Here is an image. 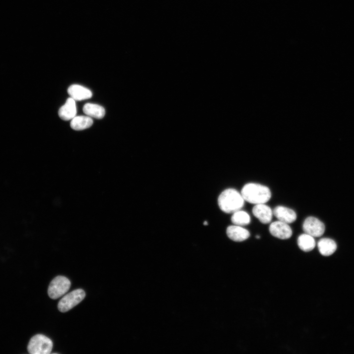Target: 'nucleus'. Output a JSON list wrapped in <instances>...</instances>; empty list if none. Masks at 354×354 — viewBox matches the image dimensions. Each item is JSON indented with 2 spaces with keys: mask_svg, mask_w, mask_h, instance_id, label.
<instances>
[{
  "mask_svg": "<svg viewBox=\"0 0 354 354\" xmlns=\"http://www.w3.org/2000/svg\"><path fill=\"white\" fill-rule=\"evenodd\" d=\"M241 194L244 201L255 205L266 203L271 196L267 186L255 183L246 184L241 189Z\"/></svg>",
  "mask_w": 354,
  "mask_h": 354,
  "instance_id": "f257e3e1",
  "label": "nucleus"
},
{
  "mask_svg": "<svg viewBox=\"0 0 354 354\" xmlns=\"http://www.w3.org/2000/svg\"><path fill=\"white\" fill-rule=\"evenodd\" d=\"M244 200L241 193L232 188L223 191L218 198L219 208L223 212L234 213L239 210L244 206Z\"/></svg>",
  "mask_w": 354,
  "mask_h": 354,
  "instance_id": "f03ea898",
  "label": "nucleus"
},
{
  "mask_svg": "<svg viewBox=\"0 0 354 354\" xmlns=\"http://www.w3.org/2000/svg\"><path fill=\"white\" fill-rule=\"evenodd\" d=\"M53 348L52 340L43 334L32 337L28 345V351L30 354H49Z\"/></svg>",
  "mask_w": 354,
  "mask_h": 354,
  "instance_id": "7ed1b4c3",
  "label": "nucleus"
},
{
  "mask_svg": "<svg viewBox=\"0 0 354 354\" xmlns=\"http://www.w3.org/2000/svg\"><path fill=\"white\" fill-rule=\"evenodd\" d=\"M86 295L85 291L81 289L72 291L65 295L59 302L58 308L61 312H66L83 300Z\"/></svg>",
  "mask_w": 354,
  "mask_h": 354,
  "instance_id": "20e7f679",
  "label": "nucleus"
},
{
  "mask_svg": "<svg viewBox=\"0 0 354 354\" xmlns=\"http://www.w3.org/2000/svg\"><path fill=\"white\" fill-rule=\"evenodd\" d=\"M71 282L65 276H58L50 282L48 289L49 297L56 299L65 294L70 289Z\"/></svg>",
  "mask_w": 354,
  "mask_h": 354,
  "instance_id": "39448f33",
  "label": "nucleus"
},
{
  "mask_svg": "<svg viewBox=\"0 0 354 354\" xmlns=\"http://www.w3.org/2000/svg\"><path fill=\"white\" fill-rule=\"evenodd\" d=\"M302 227L305 233L314 237L322 236L325 231L324 223L318 218L312 216L306 218L303 223Z\"/></svg>",
  "mask_w": 354,
  "mask_h": 354,
  "instance_id": "423d86ee",
  "label": "nucleus"
},
{
  "mask_svg": "<svg viewBox=\"0 0 354 354\" xmlns=\"http://www.w3.org/2000/svg\"><path fill=\"white\" fill-rule=\"evenodd\" d=\"M269 231L273 236L282 239H288L292 235V230L288 224L279 220L272 222Z\"/></svg>",
  "mask_w": 354,
  "mask_h": 354,
  "instance_id": "0eeeda50",
  "label": "nucleus"
},
{
  "mask_svg": "<svg viewBox=\"0 0 354 354\" xmlns=\"http://www.w3.org/2000/svg\"><path fill=\"white\" fill-rule=\"evenodd\" d=\"M254 215L263 224L270 222L273 212L271 209L265 204L255 205L252 209Z\"/></svg>",
  "mask_w": 354,
  "mask_h": 354,
  "instance_id": "6e6552de",
  "label": "nucleus"
},
{
  "mask_svg": "<svg viewBox=\"0 0 354 354\" xmlns=\"http://www.w3.org/2000/svg\"><path fill=\"white\" fill-rule=\"evenodd\" d=\"M273 213L279 221L287 224L295 222L296 219V214L293 209L283 206L275 207Z\"/></svg>",
  "mask_w": 354,
  "mask_h": 354,
  "instance_id": "1a4fd4ad",
  "label": "nucleus"
},
{
  "mask_svg": "<svg viewBox=\"0 0 354 354\" xmlns=\"http://www.w3.org/2000/svg\"><path fill=\"white\" fill-rule=\"evenodd\" d=\"M226 233L231 240L236 242L244 241L250 236V233L247 230L236 225L229 226Z\"/></svg>",
  "mask_w": 354,
  "mask_h": 354,
  "instance_id": "9d476101",
  "label": "nucleus"
},
{
  "mask_svg": "<svg viewBox=\"0 0 354 354\" xmlns=\"http://www.w3.org/2000/svg\"><path fill=\"white\" fill-rule=\"evenodd\" d=\"M76 107L75 100L68 98L65 104L59 110V117L64 120H68L74 118L76 114Z\"/></svg>",
  "mask_w": 354,
  "mask_h": 354,
  "instance_id": "9b49d317",
  "label": "nucleus"
},
{
  "mask_svg": "<svg viewBox=\"0 0 354 354\" xmlns=\"http://www.w3.org/2000/svg\"><path fill=\"white\" fill-rule=\"evenodd\" d=\"M67 92L71 97L75 100L87 99L92 96V92L89 89L78 85L70 86L68 88Z\"/></svg>",
  "mask_w": 354,
  "mask_h": 354,
  "instance_id": "f8f14e48",
  "label": "nucleus"
},
{
  "mask_svg": "<svg viewBox=\"0 0 354 354\" xmlns=\"http://www.w3.org/2000/svg\"><path fill=\"white\" fill-rule=\"evenodd\" d=\"M318 247L320 253L322 255L328 256L335 252L337 245L333 240L328 238H323L318 241Z\"/></svg>",
  "mask_w": 354,
  "mask_h": 354,
  "instance_id": "ddd939ff",
  "label": "nucleus"
},
{
  "mask_svg": "<svg viewBox=\"0 0 354 354\" xmlns=\"http://www.w3.org/2000/svg\"><path fill=\"white\" fill-rule=\"evenodd\" d=\"M83 110L87 115L97 119L102 118L105 114L104 108L95 104L86 103L84 106Z\"/></svg>",
  "mask_w": 354,
  "mask_h": 354,
  "instance_id": "4468645a",
  "label": "nucleus"
},
{
  "mask_svg": "<svg viewBox=\"0 0 354 354\" xmlns=\"http://www.w3.org/2000/svg\"><path fill=\"white\" fill-rule=\"evenodd\" d=\"M93 123L91 118L87 116H77L73 118L70 122L71 127L75 130H81L90 127Z\"/></svg>",
  "mask_w": 354,
  "mask_h": 354,
  "instance_id": "2eb2a0df",
  "label": "nucleus"
},
{
  "mask_svg": "<svg viewBox=\"0 0 354 354\" xmlns=\"http://www.w3.org/2000/svg\"><path fill=\"white\" fill-rule=\"evenodd\" d=\"M297 244L301 250L309 252L314 248L316 242L313 236L305 233L298 236Z\"/></svg>",
  "mask_w": 354,
  "mask_h": 354,
  "instance_id": "dca6fc26",
  "label": "nucleus"
},
{
  "mask_svg": "<svg viewBox=\"0 0 354 354\" xmlns=\"http://www.w3.org/2000/svg\"><path fill=\"white\" fill-rule=\"evenodd\" d=\"M231 221L236 225L245 226L249 224L250 217L246 212L239 210L233 213Z\"/></svg>",
  "mask_w": 354,
  "mask_h": 354,
  "instance_id": "f3484780",
  "label": "nucleus"
},
{
  "mask_svg": "<svg viewBox=\"0 0 354 354\" xmlns=\"http://www.w3.org/2000/svg\"><path fill=\"white\" fill-rule=\"evenodd\" d=\"M204 224L205 225H206L207 224V223L206 221H205V222H204Z\"/></svg>",
  "mask_w": 354,
  "mask_h": 354,
  "instance_id": "a211bd4d",
  "label": "nucleus"
},
{
  "mask_svg": "<svg viewBox=\"0 0 354 354\" xmlns=\"http://www.w3.org/2000/svg\"><path fill=\"white\" fill-rule=\"evenodd\" d=\"M256 238H260V236H258V235L256 236Z\"/></svg>",
  "mask_w": 354,
  "mask_h": 354,
  "instance_id": "6ab92c4d",
  "label": "nucleus"
}]
</instances>
